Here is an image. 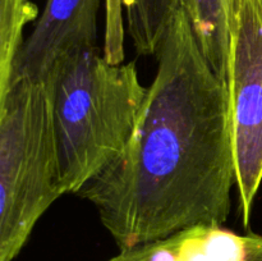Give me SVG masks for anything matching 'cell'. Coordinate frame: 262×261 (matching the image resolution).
I'll return each instance as SVG.
<instances>
[{
	"mask_svg": "<svg viewBox=\"0 0 262 261\" xmlns=\"http://www.w3.org/2000/svg\"><path fill=\"white\" fill-rule=\"evenodd\" d=\"M156 58L129 143L77 193L94 205L119 250L196 225H225L232 210L229 92L205 59L183 5Z\"/></svg>",
	"mask_w": 262,
	"mask_h": 261,
	"instance_id": "obj_1",
	"label": "cell"
},
{
	"mask_svg": "<svg viewBox=\"0 0 262 261\" xmlns=\"http://www.w3.org/2000/svg\"><path fill=\"white\" fill-rule=\"evenodd\" d=\"M64 194H77L124 151L148 87L135 61L113 64L99 48L66 54L43 81Z\"/></svg>",
	"mask_w": 262,
	"mask_h": 261,
	"instance_id": "obj_2",
	"label": "cell"
},
{
	"mask_svg": "<svg viewBox=\"0 0 262 261\" xmlns=\"http://www.w3.org/2000/svg\"><path fill=\"white\" fill-rule=\"evenodd\" d=\"M63 194L45 83L13 82L0 95V261L17 258Z\"/></svg>",
	"mask_w": 262,
	"mask_h": 261,
	"instance_id": "obj_3",
	"label": "cell"
},
{
	"mask_svg": "<svg viewBox=\"0 0 262 261\" xmlns=\"http://www.w3.org/2000/svg\"><path fill=\"white\" fill-rule=\"evenodd\" d=\"M228 92L235 191L248 229L262 183V0H229Z\"/></svg>",
	"mask_w": 262,
	"mask_h": 261,
	"instance_id": "obj_4",
	"label": "cell"
},
{
	"mask_svg": "<svg viewBox=\"0 0 262 261\" xmlns=\"http://www.w3.org/2000/svg\"><path fill=\"white\" fill-rule=\"evenodd\" d=\"M101 0H46L32 32L20 45L9 83L43 82L66 54L97 48Z\"/></svg>",
	"mask_w": 262,
	"mask_h": 261,
	"instance_id": "obj_5",
	"label": "cell"
},
{
	"mask_svg": "<svg viewBox=\"0 0 262 261\" xmlns=\"http://www.w3.org/2000/svg\"><path fill=\"white\" fill-rule=\"evenodd\" d=\"M107 261H262V235L202 224L119 250Z\"/></svg>",
	"mask_w": 262,
	"mask_h": 261,
	"instance_id": "obj_6",
	"label": "cell"
},
{
	"mask_svg": "<svg viewBox=\"0 0 262 261\" xmlns=\"http://www.w3.org/2000/svg\"><path fill=\"white\" fill-rule=\"evenodd\" d=\"M205 59L219 78L228 79L229 0H182Z\"/></svg>",
	"mask_w": 262,
	"mask_h": 261,
	"instance_id": "obj_7",
	"label": "cell"
},
{
	"mask_svg": "<svg viewBox=\"0 0 262 261\" xmlns=\"http://www.w3.org/2000/svg\"><path fill=\"white\" fill-rule=\"evenodd\" d=\"M127 31L140 55H155L182 0H123Z\"/></svg>",
	"mask_w": 262,
	"mask_h": 261,
	"instance_id": "obj_8",
	"label": "cell"
},
{
	"mask_svg": "<svg viewBox=\"0 0 262 261\" xmlns=\"http://www.w3.org/2000/svg\"><path fill=\"white\" fill-rule=\"evenodd\" d=\"M38 17L32 0H0V95L7 90L13 61L23 44V32Z\"/></svg>",
	"mask_w": 262,
	"mask_h": 261,
	"instance_id": "obj_9",
	"label": "cell"
},
{
	"mask_svg": "<svg viewBox=\"0 0 262 261\" xmlns=\"http://www.w3.org/2000/svg\"><path fill=\"white\" fill-rule=\"evenodd\" d=\"M105 32L102 54L113 64L124 63V4L123 0H104Z\"/></svg>",
	"mask_w": 262,
	"mask_h": 261,
	"instance_id": "obj_10",
	"label": "cell"
}]
</instances>
